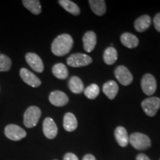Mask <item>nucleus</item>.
<instances>
[{
    "label": "nucleus",
    "mask_w": 160,
    "mask_h": 160,
    "mask_svg": "<svg viewBox=\"0 0 160 160\" xmlns=\"http://www.w3.org/2000/svg\"><path fill=\"white\" fill-rule=\"evenodd\" d=\"M73 40L71 35L63 33L53 40L51 45V51L55 56L63 57L68 53L73 48Z\"/></svg>",
    "instance_id": "f257e3e1"
},
{
    "label": "nucleus",
    "mask_w": 160,
    "mask_h": 160,
    "mask_svg": "<svg viewBox=\"0 0 160 160\" xmlns=\"http://www.w3.org/2000/svg\"><path fill=\"white\" fill-rule=\"evenodd\" d=\"M42 111L37 106H31L24 113V125L26 128H32L37 125L41 117Z\"/></svg>",
    "instance_id": "f03ea898"
},
{
    "label": "nucleus",
    "mask_w": 160,
    "mask_h": 160,
    "mask_svg": "<svg viewBox=\"0 0 160 160\" xmlns=\"http://www.w3.org/2000/svg\"><path fill=\"white\" fill-rule=\"evenodd\" d=\"M129 142L133 148L139 151L151 147V142L147 135L141 133H133L129 137Z\"/></svg>",
    "instance_id": "7ed1b4c3"
},
{
    "label": "nucleus",
    "mask_w": 160,
    "mask_h": 160,
    "mask_svg": "<svg viewBox=\"0 0 160 160\" xmlns=\"http://www.w3.org/2000/svg\"><path fill=\"white\" fill-rule=\"evenodd\" d=\"M91 57L84 53H73L67 59V64L73 68L85 67L92 62Z\"/></svg>",
    "instance_id": "20e7f679"
},
{
    "label": "nucleus",
    "mask_w": 160,
    "mask_h": 160,
    "mask_svg": "<svg viewBox=\"0 0 160 160\" xmlns=\"http://www.w3.org/2000/svg\"><path fill=\"white\" fill-rule=\"evenodd\" d=\"M142 108L148 117H154L160 108V99L159 97H150L142 102Z\"/></svg>",
    "instance_id": "39448f33"
},
{
    "label": "nucleus",
    "mask_w": 160,
    "mask_h": 160,
    "mask_svg": "<svg viewBox=\"0 0 160 160\" xmlns=\"http://www.w3.org/2000/svg\"><path fill=\"white\" fill-rule=\"evenodd\" d=\"M6 137L12 141H19L27 136V133L23 128L17 125H8L5 128Z\"/></svg>",
    "instance_id": "423d86ee"
},
{
    "label": "nucleus",
    "mask_w": 160,
    "mask_h": 160,
    "mask_svg": "<svg viewBox=\"0 0 160 160\" xmlns=\"http://www.w3.org/2000/svg\"><path fill=\"white\" fill-rule=\"evenodd\" d=\"M141 87L145 94L153 95L157 90V81L155 77L150 73H146L142 79Z\"/></svg>",
    "instance_id": "0eeeda50"
},
{
    "label": "nucleus",
    "mask_w": 160,
    "mask_h": 160,
    "mask_svg": "<svg viewBox=\"0 0 160 160\" xmlns=\"http://www.w3.org/2000/svg\"><path fill=\"white\" fill-rule=\"evenodd\" d=\"M114 74L118 81L122 85H128L133 81V76L129 70L125 66H118L115 69Z\"/></svg>",
    "instance_id": "6e6552de"
},
{
    "label": "nucleus",
    "mask_w": 160,
    "mask_h": 160,
    "mask_svg": "<svg viewBox=\"0 0 160 160\" xmlns=\"http://www.w3.org/2000/svg\"><path fill=\"white\" fill-rule=\"evenodd\" d=\"M43 133L48 139H53L57 137L58 128L57 124L51 117H47L43 122Z\"/></svg>",
    "instance_id": "1a4fd4ad"
},
{
    "label": "nucleus",
    "mask_w": 160,
    "mask_h": 160,
    "mask_svg": "<svg viewBox=\"0 0 160 160\" xmlns=\"http://www.w3.org/2000/svg\"><path fill=\"white\" fill-rule=\"evenodd\" d=\"M25 59L30 67L37 73H42L44 71V64L42 60L34 53H28Z\"/></svg>",
    "instance_id": "9d476101"
},
{
    "label": "nucleus",
    "mask_w": 160,
    "mask_h": 160,
    "mask_svg": "<svg viewBox=\"0 0 160 160\" xmlns=\"http://www.w3.org/2000/svg\"><path fill=\"white\" fill-rule=\"evenodd\" d=\"M20 77L23 80L24 82H25L27 85L33 88H37L41 85L42 82L39 78H38L35 74H33L32 72L26 68H22L20 70Z\"/></svg>",
    "instance_id": "9b49d317"
},
{
    "label": "nucleus",
    "mask_w": 160,
    "mask_h": 160,
    "mask_svg": "<svg viewBox=\"0 0 160 160\" xmlns=\"http://www.w3.org/2000/svg\"><path fill=\"white\" fill-rule=\"evenodd\" d=\"M49 101L53 105L57 107H62L68 102V97L62 91H55L50 93Z\"/></svg>",
    "instance_id": "f8f14e48"
},
{
    "label": "nucleus",
    "mask_w": 160,
    "mask_h": 160,
    "mask_svg": "<svg viewBox=\"0 0 160 160\" xmlns=\"http://www.w3.org/2000/svg\"><path fill=\"white\" fill-rule=\"evenodd\" d=\"M83 48L85 51L91 52L95 48L97 45V35L93 31H88L84 34L82 38Z\"/></svg>",
    "instance_id": "ddd939ff"
},
{
    "label": "nucleus",
    "mask_w": 160,
    "mask_h": 160,
    "mask_svg": "<svg viewBox=\"0 0 160 160\" xmlns=\"http://www.w3.org/2000/svg\"><path fill=\"white\" fill-rule=\"evenodd\" d=\"M118 91H119V86H118L117 83L115 81H113V80L107 82H105L103 85V93L110 99H113L117 97Z\"/></svg>",
    "instance_id": "4468645a"
},
{
    "label": "nucleus",
    "mask_w": 160,
    "mask_h": 160,
    "mask_svg": "<svg viewBox=\"0 0 160 160\" xmlns=\"http://www.w3.org/2000/svg\"><path fill=\"white\" fill-rule=\"evenodd\" d=\"M114 135L116 140L121 147H126L128 145L129 137L128 134L127 130L125 128L122 127V126L117 127L115 130Z\"/></svg>",
    "instance_id": "2eb2a0df"
},
{
    "label": "nucleus",
    "mask_w": 160,
    "mask_h": 160,
    "mask_svg": "<svg viewBox=\"0 0 160 160\" xmlns=\"http://www.w3.org/2000/svg\"><path fill=\"white\" fill-rule=\"evenodd\" d=\"M77 119L72 113H67L64 116L63 127L66 131H74L77 128Z\"/></svg>",
    "instance_id": "dca6fc26"
},
{
    "label": "nucleus",
    "mask_w": 160,
    "mask_h": 160,
    "mask_svg": "<svg viewBox=\"0 0 160 160\" xmlns=\"http://www.w3.org/2000/svg\"><path fill=\"white\" fill-rule=\"evenodd\" d=\"M121 42L128 48H134L139 45V39L135 35L131 33H124L120 37Z\"/></svg>",
    "instance_id": "f3484780"
},
{
    "label": "nucleus",
    "mask_w": 160,
    "mask_h": 160,
    "mask_svg": "<svg viewBox=\"0 0 160 160\" xmlns=\"http://www.w3.org/2000/svg\"><path fill=\"white\" fill-rule=\"evenodd\" d=\"M151 24V19L148 15H143L136 20L134 28L136 31L142 33L149 28Z\"/></svg>",
    "instance_id": "a211bd4d"
},
{
    "label": "nucleus",
    "mask_w": 160,
    "mask_h": 160,
    "mask_svg": "<svg viewBox=\"0 0 160 160\" xmlns=\"http://www.w3.org/2000/svg\"><path fill=\"white\" fill-rule=\"evenodd\" d=\"M91 8L95 14L102 16L106 12V5L104 0H90L88 2Z\"/></svg>",
    "instance_id": "6ab92c4d"
},
{
    "label": "nucleus",
    "mask_w": 160,
    "mask_h": 160,
    "mask_svg": "<svg viewBox=\"0 0 160 160\" xmlns=\"http://www.w3.org/2000/svg\"><path fill=\"white\" fill-rule=\"evenodd\" d=\"M68 86L71 92L74 93L79 94L84 91V85L82 81L80 78L76 77V76H73L70 79Z\"/></svg>",
    "instance_id": "aec40b11"
},
{
    "label": "nucleus",
    "mask_w": 160,
    "mask_h": 160,
    "mask_svg": "<svg viewBox=\"0 0 160 160\" xmlns=\"http://www.w3.org/2000/svg\"><path fill=\"white\" fill-rule=\"evenodd\" d=\"M118 53L117 50L114 48L111 47L105 49V52L103 54V59L104 62L107 64V65H113L114 64L117 60Z\"/></svg>",
    "instance_id": "412c9836"
},
{
    "label": "nucleus",
    "mask_w": 160,
    "mask_h": 160,
    "mask_svg": "<svg viewBox=\"0 0 160 160\" xmlns=\"http://www.w3.org/2000/svg\"><path fill=\"white\" fill-rule=\"evenodd\" d=\"M52 72L53 74L59 79H65L68 77V71L67 67L62 63H57L53 65Z\"/></svg>",
    "instance_id": "4be33fe9"
},
{
    "label": "nucleus",
    "mask_w": 160,
    "mask_h": 160,
    "mask_svg": "<svg viewBox=\"0 0 160 160\" xmlns=\"http://www.w3.org/2000/svg\"><path fill=\"white\" fill-rule=\"evenodd\" d=\"M59 3L65 11L69 12L71 14L77 16L80 13L79 6L73 2L70 1V0H59Z\"/></svg>",
    "instance_id": "5701e85b"
},
{
    "label": "nucleus",
    "mask_w": 160,
    "mask_h": 160,
    "mask_svg": "<svg viewBox=\"0 0 160 160\" xmlns=\"http://www.w3.org/2000/svg\"><path fill=\"white\" fill-rule=\"evenodd\" d=\"M22 4L26 8L33 14L38 15L42 12L41 4L39 0H24Z\"/></svg>",
    "instance_id": "b1692460"
},
{
    "label": "nucleus",
    "mask_w": 160,
    "mask_h": 160,
    "mask_svg": "<svg viewBox=\"0 0 160 160\" xmlns=\"http://www.w3.org/2000/svg\"><path fill=\"white\" fill-rule=\"evenodd\" d=\"M100 89L97 84H91V85L88 86L84 90V93L87 98L90 99H94L99 95Z\"/></svg>",
    "instance_id": "393cba45"
},
{
    "label": "nucleus",
    "mask_w": 160,
    "mask_h": 160,
    "mask_svg": "<svg viewBox=\"0 0 160 160\" xmlns=\"http://www.w3.org/2000/svg\"><path fill=\"white\" fill-rule=\"evenodd\" d=\"M12 66V62L10 58L5 54L0 53V72L8 71Z\"/></svg>",
    "instance_id": "a878e982"
},
{
    "label": "nucleus",
    "mask_w": 160,
    "mask_h": 160,
    "mask_svg": "<svg viewBox=\"0 0 160 160\" xmlns=\"http://www.w3.org/2000/svg\"><path fill=\"white\" fill-rule=\"evenodd\" d=\"M153 25L155 29L160 33V13H157L153 19Z\"/></svg>",
    "instance_id": "bb28decb"
},
{
    "label": "nucleus",
    "mask_w": 160,
    "mask_h": 160,
    "mask_svg": "<svg viewBox=\"0 0 160 160\" xmlns=\"http://www.w3.org/2000/svg\"><path fill=\"white\" fill-rule=\"evenodd\" d=\"M63 160H79L78 157L73 153H67L64 156Z\"/></svg>",
    "instance_id": "cd10ccee"
},
{
    "label": "nucleus",
    "mask_w": 160,
    "mask_h": 160,
    "mask_svg": "<svg viewBox=\"0 0 160 160\" xmlns=\"http://www.w3.org/2000/svg\"><path fill=\"white\" fill-rule=\"evenodd\" d=\"M137 160H151V159L144 153H139L137 157Z\"/></svg>",
    "instance_id": "c85d7f7f"
},
{
    "label": "nucleus",
    "mask_w": 160,
    "mask_h": 160,
    "mask_svg": "<svg viewBox=\"0 0 160 160\" xmlns=\"http://www.w3.org/2000/svg\"><path fill=\"white\" fill-rule=\"evenodd\" d=\"M82 160H97V159H96L94 156H93L92 154H86L85 157H83Z\"/></svg>",
    "instance_id": "c756f323"
},
{
    "label": "nucleus",
    "mask_w": 160,
    "mask_h": 160,
    "mask_svg": "<svg viewBox=\"0 0 160 160\" xmlns=\"http://www.w3.org/2000/svg\"><path fill=\"white\" fill-rule=\"evenodd\" d=\"M159 160H160V159H159Z\"/></svg>",
    "instance_id": "7c9ffc66"
}]
</instances>
